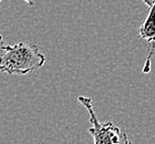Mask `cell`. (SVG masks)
<instances>
[{
  "label": "cell",
  "instance_id": "cell-6",
  "mask_svg": "<svg viewBox=\"0 0 155 144\" xmlns=\"http://www.w3.org/2000/svg\"><path fill=\"white\" fill-rule=\"evenodd\" d=\"M27 3H29L30 6H32V5H35V2H33V0H25ZM0 2H1V0H0Z\"/></svg>",
  "mask_w": 155,
  "mask_h": 144
},
{
  "label": "cell",
  "instance_id": "cell-5",
  "mask_svg": "<svg viewBox=\"0 0 155 144\" xmlns=\"http://www.w3.org/2000/svg\"><path fill=\"white\" fill-rule=\"evenodd\" d=\"M143 2L145 3L149 8H151V7H153L155 5V0H143Z\"/></svg>",
  "mask_w": 155,
  "mask_h": 144
},
{
  "label": "cell",
  "instance_id": "cell-1",
  "mask_svg": "<svg viewBox=\"0 0 155 144\" xmlns=\"http://www.w3.org/2000/svg\"><path fill=\"white\" fill-rule=\"evenodd\" d=\"M45 63V55L38 45L18 42L15 45H7L0 57V72L9 75L29 74L38 70Z\"/></svg>",
  "mask_w": 155,
  "mask_h": 144
},
{
  "label": "cell",
  "instance_id": "cell-3",
  "mask_svg": "<svg viewBox=\"0 0 155 144\" xmlns=\"http://www.w3.org/2000/svg\"><path fill=\"white\" fill-rule=\"evenodd\" d=\"M139 35L143 40L150 43V53L143 69L144 72H149L151 67V58L155 55V5L150 8L149 15L139 29Z\"/></svg>",
  "mask_w": 155,
  "mask_h": 144
},
{
  "label": "cell",
  "instance_id": "cell-2",
  "mask_svg": "<svg viewBox=\"0 0 155 144\" xmlns=\"http://www.w3.org/2000/svg\"><path fill=\"white\" fill-rule=\"evenodd\" d=\"M78 101L87 110L90 115L91 126L89 129V133L93 138L94 144H132L127 138L126 133L121 131V129L112 122L99 121L97 114L94 112L92 99L89 96L80 95Z\"/></svg>",
  "mask_w": 155,
  "mask_h": 144
},
{
  "label": "cell",
  "instance_id": "cell-4",
  "mask_svg": "<svg viewBox=\"0 0 155 144\" xmlns=\"http://www.w3.org/2000/svg\"><path fill=\"white\" fill-rule=\"evenodd\" d=\"M6 47L7 45H5V42H3V37L0 35V57L3 55V52L6 50Z\"/></svg>",
  "mask_w": 155,
  "mask_h": 144
}]
</instances>
